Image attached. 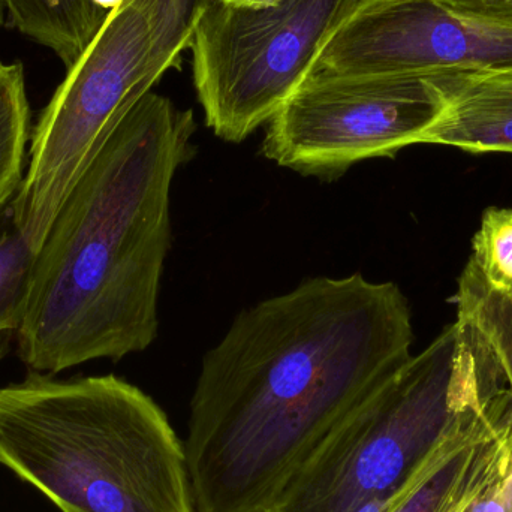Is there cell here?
Returning <instances> with one entry per match:
<instances>
[{
  "mask_svg": "<svg viewBox=\"0 0 512 512\" xmlns=\"http://www.w3.org/2000/svg\"><path fill=\"white\" fill-rule=\"evenodd\" d=\"M399 286L312 277L204 355L185 442L197 512H267L321 439L412 357Z\"/></svg>",
  "mask_w": 512,
  "mask_h": 512,
  "instance_id": "6da1fadb",
  "label": "cell"
},
{
  "mask_svg": "<svg viewBox=\"0 0 512 512\" xmlns=\"http://www.w3.org/2000/svg\"><path fill=\"white\" fill-rule=\"evenodd\" d=\"M195 132L192 110L149 92L75 183L36 254L15 333L27 369L56 375L155 342L171 188L197 155Z\"/></svg>",
  "mask_w": 512,
  "mask_h": 512,
  "instance_id": "7a4b0ae2",
  "label": "cell"
},
{
  "mask_svg": "<svg viewBox=\"0 0 512 512\" xmlns=\"http://www.w3.org/2000/svg\"><path fill=\"white\" fill-rule=\"evenodd\" d=\"M0 466L62 512H197L185 442L114 375L29 370L0 387Z\"/></svg>",
  "mask_w": 512,
  "mask_h": 512,
  "instance_id": "3957f363",
  "label": "cell"
},
{
  "mask_svg": "<svg viewBox=\"0 0 512 512\" xmlns=\"http://www.w3.org/2000/svg\"><path fill=\"white\" fill-rule=\"evenodd\" d=\"M498 373L478 331L457 319L321 439L267 512H352L399 489Z\"/></svg>",
  "mask_w": 512,
  "mask_h": 512,
  "instance_id": "277c9868",
  "label": "cell"
},
{
  "mask_svg": "<svg viewBox=\"0 0 512 512\" xmlns=\"http://www.w3.org/2000/svg\"><path fill=\"white\" fill-rule=\"evenodd\" d=\"M207 0H123L39 114L12 218L38 254L60 207L114 129L191 48Z\"/></svg>",
  "mask_w": 512,
  "mask_h": 512,
  "instance_id": "5b68a950",
  "label": "cell"
},
{
  "mask_svg": "<svg viewBox=\"0 0 512 512\" xmlns=\"http://www.w3.org/2000/svg\"><path fill=\"white\" fill-rule=\"evenodd\" d=\"M360 0H286L248 8L207 0L192 39V75L206 125L242 143L312 74Z\"/></svg>",
  "mask_w": 512,
  "mask_h": 512,
  "instance_id": "8992f818",
  "label": "cell"
},
{
  "mask_svg": "<svg viewBox=\"0 0 512 512\" xmlns=\"http://www.w3.org/2000/svg\"><path fill=\"white\" fill-rule=\"evenodd\" d=\"M445 105L436 77H307L268 122L261 152L301 176L339 179L367 159L423 144Z\"/></svg>",
  "mask_w": 512,
  "mask_h": 512,
  "instance_id": "52a82bcc",
  "label": "cell"
},
{
  "mask_svg": "<svg viewBox=\"0 0 512 512\" xmlns=\"http://www.w3.org/2000/svg\"><path fill=\"white\" fill-rule=\"evenodd\" d=\"M512 69V35L472 23L441 0H360L309 77L435 78Z\"/></svg>",
  "mask_w": 512,
  "mask_h": 512,
  "instance_id": "ba28073f",
  "label": "cell"
},
{
  "mask_svg": "<svg viewBox=\"0 0 512 512\" xmlns=\"http://www.w3.org/2000/svg\"><path fill=\"white\" fill-rule=\"evenodd\" d=\"M436 78L447 105L423 144L469 153H512V69Z\"/></svg>",
  "mask_w": 512,
  "mask_h": 512,
  "instance_id": "9c48e42d",
  "label": "cell"
},
{
  "mask_svg": "<svg viewBox=\"0 0 512 512\" xmlns=\"http://www.w3.org/2000/svg\"><path fill=\"white\" fill-rule=\"evenodd\" d=\"M11 24L71 68L110 12L92 0H0Z\"/></svg>",
  "mask_w": 512,
  "mask_h": 512,
  "instance_id": "30bf717a",
  "label": "cell"
},
{
  "mask_svg": "<svg viewBox=\"0 0 512 512\" xmlns=\"http://www.w3.org/2000/svg\"><path fill=\"white\" fill-rule=\"evenodd\" d=\"M457 319L471 324L492 352L512 393V288L492 289L468 262L456 295Z\"/></svg>",
  "mask_w": 512,
  "mask_h": 512,
  "instance_id": "8fae6325",
  "label": "cell"
},
{
  "mask_svg": "<svg viewBox=\"0 0 512 512\" xmlns=\"http://www.w3.org/2000/svg\"><path fill=\"white\" fill-rule=\"evenodd\" d=\"M29 141L30 108L23 65L0 62V215L20 191Z\"/></svg>",
  "mask_w": 512,
  "mask_h": 512,
  "instance_id": "7c38bea8",
  "label": "cell"
},
{
  "mask_svg": "<svg viewBox=\"0 0 512 512\" xmlns=\"http://www.w3.org/2000/svg\"><path fill=\"white\" fill-rule=\"evenodd\" d=\"M35 258L9 207L0 215V333H17L20 328Z\"/></svg>",
  "mask_w": 512,
  "mask_h": 512,
  "instance_id": "4fadbf2b",
  "label": "cell"
},
{
  "mask_svg": "<svg viewBox=\"0 0 512 512\" xmlns=\"http://www.w3.org/2000/svg\"><path fill=\"white\" fill-rule=\"evenodd\" d=\"M492 289L512 288V209L486 210L469 259Z\"/></svg>",
  "mask_w": 512,
  "mask_h": 512,
  "instance_id": "5bb4252c",
  "label": "cell"
},
{
  "mask_svg": "<svg viewBox=\"0 0 512 512\" xmlns=\"http://www.w3.org/2000/svg\"><path fill=\"white\" fill-rule=\"evenodd\" d=\"M460 17L512 35V0H441Z\"/></svg>",
  "mask_w": 512,
  "mask_h": 512,
  "instance_id": "9a60e30c",
  "label": "cell"
},
{
  "mask_svg": "<svg viewBox=\"0 0 512 512\" xmlns=\"http://www.w3.org/2000/svg\"><path fill=\"white\" fill-rule=\"evenodd\" d=\"M423 463V462H421ZM420 463V465H421ZM418 465V468H420ZM418 468L415 469L414 474L399 487V489L393 490V492L384 493V495L373 496V498L367 499L363 504L358 505L352 512H390L399 504L400 499L405 496L411 487L412 481H414L415 475H417Z\"/></svg>",
  "mask_w": 512,
  "mask_h": 512,
  "instance_id": "2e32d148",
  "label": "cell"
},
{
  "mask_svg": "<svg viewBox=\"0 0 512 512\" xmlns=\"http://www.w3.org/2000/svg\"><path fill=\"white\" fill-rule=\"evenodd\" d=\"M504 472L505 469L469 504L465 512H505L501 493V480Z\"/></svg>",
  "mask_w": 512,
  "mask_h": 512,
  "instance_id": "e0dca14e",
  "label": "cell"
},
{
  "mask_svg": "<svg viewBox=\"0 0 512 512\" xmlns=\"http://www.w3.org/2000/svg\"><path fill=\"white\" fill-rule=\"evenodd\" d=\"M501 493L505 512H512V456L508 460L504 475H502Z\"/></svg>",
  "mask_w": 512,
  "mask_h": 512,
  "instance_id": "ac0fdd59",
  "label": "cell"
},
{
  "mask_svg": "<svg viewBox=\"0 0 512 512\" xmlns=\"http://www.w3.org/2000/svg\"><path fill=\"white\" fill-rule=\"evenodd\" d=\"M233 6H248V8H262V6H274L286 0H219Z\"/></svg>",
  "mask_w": 512,
  "mask_h": 512,
  "instance_id": "d6986e66",
  "label": "cell"
},
{
  "mask_svg": "<svg viewBox=\"0 0 512 512\" xmlns=\"http://www.w3.org/2000/svg\"><path fill=\"white\" fill-rule=\"evenodd\" d=\"M92 2L99 6V8L104 9V11L111 12L117 6L122 5L123 0H92Z\"/></svg>",
  "mask_w": 512,
  "mask_h": 512,
  "instance_id": "ffe728a7",
  "label": "cell"
},
{
  "mask_svg": "<svg viewBox=\"0 0 512 512\" xmlns=\"http://www.w3.org/2000/svg\"><path fill=\"white\" fill-rule=\"evenodd\" d=\"M5 8H3L2 2H0V29H2L3 26V20H5Z\"/></svg>",
  "mask_w": 512,
  "mask_h": 512,
  "instance_id": "44dd1931",
  "label": "cell"
}]
</instances>
